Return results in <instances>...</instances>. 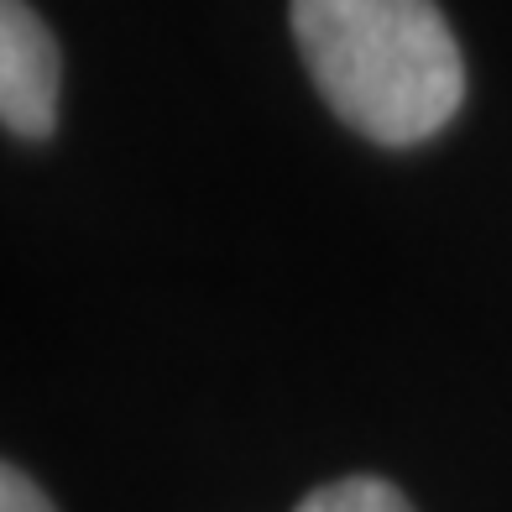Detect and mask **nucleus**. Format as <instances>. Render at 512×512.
I'll return each instance as SVG.
<instances>
[{
	"mask_svg": "<svg viewBox=\"0 0 512 512\" xmlns=\"http://www.w3.org/2000/svg\"><path fill=\"white\" fill-rule=\"evenodd\" d=\"M309 79L345 126L413 147L460 110L465 63L434 0H293Z\"/></svg>",
	"mask_w": 512,
	"mask_h": 512,
	"instance_id": "f257e3e1",
	"label": "nucleus"
},
{
	"mask_svg": "<svg viewBox=\"0 0 512 512\" xmlns=\"http://www.w3.org/2000/svg\"><path fill=\"white\" fill-rule=\"evenodd\" d=\"M0 121L21 142L58 126V48L27 0H0Z\"/></svg>",
	"mask_w": 512,
	"mask_h": 512,
	"instance_id": "f03ea898",
	"label": "nucleus"
},
{
	"mask_svg": "<svg viewBox=\"0 0 512 512\" xmlns=\"http://www.w3.org/2000/svg\"><path fill=\"white\" fill-rule=\"evenodd\" d=\"M293 512H413V507L398 486H387L377 476H345V481H330L319 492H309Z\"/></svg>",
	"mask_w": 512,
	"mask_h": 512,
	"instance_id": "7ed1b4c3",
	"label": "nucleus"
},
{
	"mask_svg": "<svg viewBox=\"0 0 512 512\" xmlns=\"http://www.w3.org/2000/svg\"><path fill=\"white\" fill-rule=\"evenodd\" d=\"M0 512H53V502L37 492L32 476H21L16 465L0 471Z\"/></svg>",
	"mask_w": 512,
	"mask_h": 512,
	"instance_id": "20e7f679",
	"label": "nucleus"
}]
</instances>
